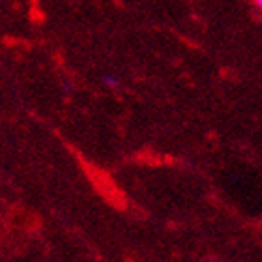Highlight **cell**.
I'll return each instance as SVG.
<instances>
[{
    "instance_id": "1",
    "label": "cell",
    "mask_w": 262,
    "mask_h": 262,
    "mask_svg": "<svg viewBox=\"0 0 262 262\" xmlns=\"http://www.w3.org/2000/svg\"><path fill=\"white\" fill-rule=\"evenodd\" d=\"M103 82H105V86H109V88H118V81H116L115 77H105Z\"/></svg>"
},
{
    "instance_id": "2",
    "label": "cell",
    "mask_w": 262,
    "mask_h": 262,
    "mask_svg": "<svg viewBox=\"0 0 262 262\" xmlns=\"http://www.w3.org/2000/svg\"><path fill=\"white\" fill-rule=\"evenodd\" d=\"M253 4L257 6L258 10H260V11H262V0H253Z\"/></svg>"
}]
</instances>
